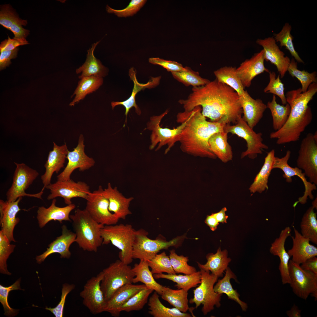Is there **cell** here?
<instances>
[{
    "label": "cell",
    "mask_w": 317,
    "mask_h": 317,
    "mask_svg": "<svg viewBox=\"0 0 317 317\" xmlns=\"http://www.w3.org/2000/svg\"><path fill=\"white\" fill-rule=\"evenodd\" d=\"M178 102L185 111L200 106L203 115L210 121L225 125L235 124L242 114L237 93L216 79L204 85L193 87L187 98Z\"/></svg>",
    "instance_id": "1"
},
{
    "label": "cell",
    "mask_w": 317,
    "mask_h": 317,
    "mask_svg": "<svg viewBox=\"0 0 317 317\" xmlns=\"http://www.w3.org/2000/svg\"><path fill=\"white\" fill-rule=\"evenodd\" d=\"M201 107L198 106L190 111L179 112L176 122H186L179 142L182 151L195 156L215 159L212 151L209 140L214 134L224 131L225 125L207 121L201 112Z\"/></svg>",
    "instance_id": "2"
},
{
    "label": "cell",
    "mask_w": 317,
    "mask_h": 317,
    "mask_svg": "<svg viewBox=\"0 0 317 317\" xmlns=\"http://www.w3.org/2000/svg\"><path fill=\"white\" fill-rule=\"evenodd\" d=\"M317 92V83H313L305 92H302L300 87L286 93V102L291 107L289 118L281 129L270 134L271 139H277V144H283L299 140L302 133L312 120L311 109L308 104Z\"/></svg>",
    "instance_id": "3"
},
{
    "label": "cell",
    "mask_w": 317,
    "mask_h": 317,
    "mask_svg": "<svg viewBox=\"0 0 317 317\" xmlns=\"http://www.w3.org/2000/svg\"><path fill=\"white\" fill-rule=\"evenodd\" d=\"M70 217L76 235L75 242L84 251L96 252L102 244L101 231L104 225L94 220L85 209H77Z\"/></svg>",
    "instance_id": "4"
},
{
    "label": "cell",
    "mask_w": 317,
    "mask_h": 317,
    "mask_svg": "<svg viewBox=\"0 0 317 317\" xmlns=\"http://www.w3.org/2000/svg\"><path fill=\"white\" fill-rule=\"evenodd\" d=\"M135 231L130 224L104 225L101 231L102 245L111 243L118 248L120 250L119 254V259L129 265L133 259L132 251Z\"/></svg>",
    "instance_id": "5"
},
{
    "label": "cell",
    "mask_w": 317,
    "mask_h": 317,
    "mask_svg": "<svg viewBox=\"0 0 317 317\" xmlns=\"http://www.w3.org/2000/svg\"><path fill=\"white\" fill-rule=\"evenodd\" d=\"M168 112L169 110L166 109L159 115L151 117L147 124V129L152 131L150 138L151 144L149 149H154L158 144L155 150L157 151L163 146L167 145L165 154H167L176 142L179 141L180 135L186 124V122L184 121L180 125L172 129L161 127L160 126L161 121Z\"/></svg>",
    "instance_id": "6"
},
{
    "label": "cell",
    "mask_w": 317,
    "mask_h": 317,
    "mask_svg": "<svg viewBox=\"0 0 317 317\" xmlns=\"http://www.w3.org/2000/svg\"><path fill=\"white\" fill-rule=\"evenodd\" d=\"M102 271L103 276L100 286L106 301L120 287L132 283L135 276L132 268L120 259L110 264Z\"/></svg>",
    "instance_id": "7"
},
{
    "label": "cell",
    "mask_w": 317,
    "mask_h": 317,
    "mask_svg": "<svg viewBox=\"0 0 317 317\" xmlns=\"http://www.w3.org/2000/svg\"><path fill=\"white\" fill-rule=\"evenodd\" d=\"M148 233L141 229L135 231L133 247V259L148 261L153 258L161 250L176 246L183 236H179L169 241L160 238L152 240L147 236Z\"/></svg>",
    "instance_id": "8"
},
{
    "label": "cell",
    "mask_w": 317,
    "mask_h": 317,
    "mask_svg": "<svg viewBox=\"0 0 317 317\" xmlns=\"http://www.w3.org/2000/svg\"><path fill=\"white\" fill-rule=\"evenodd\" d=\"M201 278L200 285L193 291V297L189 301L190 303H195L197 308L201 304L203 305L202 311L204 315L207 314L214 309V306L219 307L220 306L221 296L215 292L214 284L218 277L209 271L200 269Z\"/></svg>",
    "instance_id": "9"
},
{
    "label": "cell",
    "mask_w": 317,
    "mask_h": 317,
    "mask_svg": "<svg viewBox=\"0 0 317 317\" xmlns=\"http://www.w3.org/2000/svg\"><path fill=\"white\" fill-rule=\"evenodd\" d=\"M235 125L230 124L225 125L224 131L227 133L235 134L243 138L247 143V149L241 154L242 158L247 156L252 159L257 157L259 154L262 153L263 149H269L268 146L264 144L261 132L256 133L250 127L244 120L241 115H239Z\"/></svg>",
    "instance_id": "10"
},
{
    "label": "cell",
    "mask_w": 317,
    "mask_h": 317,
    "mask_svg": "<svg viewBox=\"0 0 317 317\" xmlns=\"http://www.w3.org/2000/svg\"><path fill=\"white\" fill-rule=\"evenodd\" d=\"M289 284L294 294L306 300L311 295L317 299V274L302 269L300 265L289 261Z\"/></svg>",
    "instance_id": "11"
},
{
    "label": "cell",
    "mask_w": 317,
    "mask_h": 317,
    "mask_svg": "<svg viewBox=\"0 0 317 317\" xmlns=\"http://www.w3.org/2000/svg\"><path fill=\"white\" fill-rule=\"evenodd\" d=\"M16 166L13 178L12 184L7 192V200L9 202L16 201L18 198L24 196L35 197L42 199L41 195L45 187L39 193L29 194L25 191L32 184L39 175L36 170L26 164L14 162Z\"/></svg>",
    "instance_id": "12"
},
{
    "label": "cell",
    "mask_w": 317,
    "mask_h": 317,
    "mask_svg": "<svg viewBox=\"0 0 317 317\" xmlns=\"http://www.w3.org/2000/svg\"><path fill=\"white\" fill-rule=\"evenodd\" d=\"M296 160L297 166L304 171L309 182L317 185V133H308L302 140Z\"/></svg>",
    "instance_id": "13"
},
{
    "label": "cell",
    "mask_w": 317,
    "mask_h": 317,
    "mask_svg": "<svg viewBox=\"0 0 317 317\" xmlns=\"http://www.w3.org/2000/svg\"><path fill=\"white\" fill-rule=\"evenodd\" d=\"M85 209L92 218L104 225L116 224L119 219L109 209V202L102 186L90 192L86 200Z\"/></svg>",
    "instance_id": "14"
},
{
    "label": "cell",
    "mask_w": 317,
    "mask_h": 317,
    "mask_svg": "<svg viewBox=\"0 0 317 317\" xmlns=\"http://www.w3.org/2000/svg\"><path fill=\"white\" fill-rule=\"evenodd\" d=\"M45 188L49 189L50 192L47 197L48 200L61 197L64 199L65 203L67 205L72 204L71 199L73 198L79 197L86 200L90 192L89 186L85 182H75L71 179L57 181Z\"/></svg>",
    "instance_id": "15"
},
{
    "label": "cell",
    "mask_w": 317,
    "mask_h": 317,
    "mask_svg": "<svg viewBox=\"0 0 317 317\" xmlns=\"http://www.w3.org/2000/svg\"><path fill=\"white\" fill-rule=\"evenodd\" d=\"M103 276L102 271L87 281L80 295L83 304L93 314L104 312L106 301L100 286Z\"/></svg>",
    "instance_id": "16"
},
{
    "label": "cell",
    "mask_w": 317,
    "mask_h": 317,
    "mask_svg": "<svg viewBox=\"0 0 317 317\" xmlns=\"http://www.w3.org/2000/svg\"><path fill=\"white\" fill-rule=\"evenodd\" d=\"M291 155V151L288 150L284 157L280 158L275 156L273 169L276 168L281 170L284 173L283 176L288 183H291L292 180L291 177L295 176L299 177L303 181L305 187L304 194L294 203L293 206L295 207L298 203L302 204L306 203L308 197L313 200L314 196L312 193L313 190H316L317 187L316 185L307 181L304 173L302 172L301 169L297 167H292L289 165L288 161Z\"/></svg>",
    "instance_id": "17"
},
{
    "label": "cell",
    "mask_w": 317,
    "mask_h": 317,
    "mask_svg": "<svg viewBox=\"0 0 317 317\" xmlns=\"http://www.w3.org/2000/svg\"><path fill=\"white\" fill-rule=\"evenodd\" d=\"M84 141L83 136L81 134L77 146L72 151H68L66 157L68 163L63 171L57 176V181L70 180L71 174L75 169L78 168L80 171L83 172L94 166V159L87 156L85 152Z\"/></svg>",
    "instance_id": "18"
},
{
    "label": "cell",
    "mask_w": 317,
    "mask_h": 317,
    "mask_svg": "<svg viewBox=\"0 0 317 317\" xmlns=\"http://www.w3.org/2000/svg\"><path fill=\"white\" fill-rule=\"evenodd\" d=\"M256 43L263 48L264 60L275 65L281 78L284 77L287 71L291 60L288 57L284 56V53L280 49L274 37L258 39Z\"/></svg>",
    "instance_id": "19"
},
{
    "label": "cell",
    "mask_w": 317,
    "mask_h": 317,
    "mask_svg": "<svg viewBox=\"0 0 317 317\" xmlns=\"http://www.w3.org/2000/svg\"><path fill=\"white\" fill-rule=\"evenodd\" d=\"M263 49L256 53L250 59L245 60L236 68L237 74L245 88L249 87L253 79L257 75L269 70L264 65Z\"/></svg>",
    "instance_id": "20"
},
{
    "label": "cell",
    "mask_w": 317,
    "mask_h": 317,
    "mask_svg": "<svg viewBox=\"0 0 317 317\" xmlns=\"http://www.w3.org/2000/svg\"><path fill=\"white\" fill-rule=\"evenodd\" d=\"M22 197L16 201L9 202L0 200V224L1 230L10 242H16L13 236L14 229L20 219L16 215L21 210L18 203Z\"/></svg>",
    "instance_id": "21"
},
{
    "label": "cell",
    "mask_w": 317,
    "mask_h": 317,
    "mask_svg": "<svg viewBox=\"0 0 317 317\" xmlns=\"http://www.w3.org/2000/svg\"><path fill=\"white\" fill-rule=\"evenodd\" d=\"M62 230L61 235L49 245L45 252L36 256V259L38 264H41L48 256L54 253H59L62 258L69 259L70 257L71 253L69 248L71 244L75 242L76 235L68 229L65 225L62 227Z\"/></svg>",
    "instance_id": "22"
},
{
    "label": "cell",
    "mask_w": 317,
    "mask_h": 317,
    "mask_svg": "<svg viewBox=\"0 0 317 317\" xmlns=\"http://www.w3.org/2000/svg\"><path fill=\"white\" fill-rule=\"evenodd\" d=\"M291 231L289 227L282 230L279 237L272 243L269 249L272 254L278 256L279 258V269L283 284H289L290 282L288 264L290 257L285 250V244L286 239L291 235Z\"/></svg>",
    "instance_id": "23"
},
{
    "label": "cell",
    "mask_w": 317,
    "mask_h": 317,
    "mask_svg": "<svg viewBox=\"0 0 317 317\" xmlns=\"http://www.w3.org/2000/svg\"><path fill=\"white\" fill-rule=\"evenodd\" d=\"M144 284L134 285L132 283L125 284L116 290L106 301L104 312L109 313L112 316L120 315L118 310L131 298L141 290L146 288Z\"/></svg>",
    "instance_id": "24"
},
{
    "label": "cell",
    "mask_w": 317,
    "mask_h": 317,
    "mask_svg": "<svg viewBox=\"0 0 317 317\" xmlns=\"http://www.w3.org/2000/svg\"><path fill=\"white\" fill-rule=\"evenodd\" d=\"M53 143L52 150L50 151L44 167L45 171L41 177L44 187L45 188L51 184L52 177L54 172L58 173L63 168L69 150L66 144L61 146Z\"/></svg>",
    "instance_id": "25"
},
{
    "label": "cell",
    "mask_w": 317,
    "mask_h": 317,
    "mask_svg": "<svg viewBox=\"0 0 317 317\" xmlns=\"http://www.w3.org/2000/svg\"><path fill=\"white\" fill-rule=\"evenodd\" d=\"M239 97L244 114L243 118L248 125L253 129L262 118L267 108V105L260 99H253L247 91L244 95Z\"/></svg>",
    "instance_id": "26"
},
{
    "label": "cell",
    "mask_w": 317,
    "mask_h": 317,
    "mask_svg": "<svg viewBox=\"0 0 317 317\" xmlns=\"http://www.w3.org/2000/svg\"><path fill=\"white\" fill-rule=\"evenodd\" d=\"M129 75L134 83V87L131 96L125 101L122 102L113 101L111 103L112 109H113L116 106L118 105H122L125 107V114L126 118L124 127L125 126V123H126L127 115L131 108L134 107L137 114L140 115L141 114V110L136 104L135 101V97L137 93L141 90H143L146 88L150 89L156 87L159 84L161 78V76L156 77H151L146 83H140L136 78V71L133 67L129 69Z\"/></svg>",
    "instance_id": "27"
},
{
    "label": "cell",
    "mask_w": 317,
    "mask_h": 317,
    "mask_svg": "<svg viewBox=\"0 0 317 317\" xmlns=\"http://www.w3.org/2000/svg\"><path fill=\"white\" fill-rule=\"evenodd\" d=\"M294 236H291L293 241L292 248L287 252L292 261L300 265L307 259L317 255V248L310 243V240L300 233L293 227Z\"/></svg>",
    "instance_id": "28"
},
{
    "label": "cell",
    "mask_w": 317,
    "mask_h": 317,
    "mask_svg": "<svg viewBox=\"0 0 317 317\" xmlns=\"http://www.w3.org/2000/svg\"><path fill=\"white\" fill-rule=\"evenodd\" d=\"M56 199L54 198L48 208H46L44 206L38 208L36 217L40 228H42L52 220L58 221L60 223L63 221H71L70 214L75 208V205L72 203L60 207L56 206Z\"/></svg>",
    "instance_id": "29"
},
{
    "label": "cell",
    "mask_w": 317,
    "mask_h": 317,
    "mask_svg": "<svg viewBox=\"0 0 317 317\" xmlns=\"http://www.w3.org/2000/svg\"><path fill=\"white\" fill-rule=\"evenodd\" d=\"M104 191L109 201V210L119 219L124 220L127 215L132 214L129 208L133 197L126 198L118 190L117 187L112 188L109 183Z\"/></svg>",
    "instance_id": "30"
},
{
    "label": "cell",
    "mask_w": 317,
    "mask_h": 317,
    "mask_svg": "<svg viewBox=\"0 0 317 317\" xmlns=\"http://www.w3.org/2000/svg\"><path fill=\"white\" fill-rule=\"evenodd\" d=\"M228 252L227 250L221 251L220 247L215 254L209 253L206 256L207 262L203 264L197 262L200 270L209 271L218 278L223 276V273L228 268L231 259L227 257Z\"/></svg>",
    "instance_id": "31"
},
{
    "label": "cell",
    "mask_w": 317,
    "mask_h": 317,
    "mask_svg": "<svg viewBox=\"0 0 317 317\" xmlns=\"http://www.w3.org/2000/svg\"><path fill=\"white\" fill-rule=\"evenodd\" d=\"M100 42L97 41L93 44L91 48L87 50V58L85 63L76 70L77 74L82 73L79 78L91 76H96L102 77L106 76L108 72L107 68L104 66L100 60L97 59L94 54V50L97 45Z\"/></svg>",
    "instance_id": "32"
},
{
    "label": "cell",
    "mask_w": 317,
    "mask_h": 317,
    "mask_svg": "<svg viewBox=\"0 0 317 317\" xmlns=\"http://www.w3.org/2000/svg\"><path fill=\"white\" fill-rule=\"evenodd\" d=\"M275 157L274 149L267 153L262 166L249 188L250 193H261L268 189V179L272 170L273 169Z\"/></svg>",
    "instance_id": "33"
},
{
    "label": "cell",
    "mask_w": 317,
    "mask_h": 317,
    "mask_svg": "<svg viewBox=\"0 0 317 317\" xmlns=\"http://www.w3.org/2000/svg\"><path fill=\"white\" fill-rule=\"evenodd\" d=\"M227 134L224 131L217 132L212 135L209 140L212 152L224 163L232 160L233 158L232 147L227 141Z\"/></svg>",
    "instance_id": "34"
},
{
    "label": "cell",
    "mask_w": 317,
    "mask_h": 317,
    "mask_svg": "<svg viewBox=\"0 0 317 317\" xmlns=\"http://www.w3.org/2000/svg\"><path fill=\"white\" fill-rule=\"evenodd\" d=\"M132 269L135 276L132 280L133 283L141 282L147 288L161 295L163 286L155 281L153 274L149 269L147 261L140 260L139 263L134 265Z\"/></svg>",
    "instance_id": "35"
},
{
    "label": "cell",
    "mask_w": 317,
    "mask_h": 317,
    "mask_svg": "<svg viewBox=\"0 0 317 317\" xmlns=\"http://www.w3.org/2000/svg\"><path fill=\"white\" fill-rule=\"evenodd\" d=\"M103 83L102 77L96 76L86 77L81 78L71 97H72L75 95L74 99L69 104V106H74L80 100H83L87 95L98 89Z\"/></svg>",
    "instance_id": "36"
},
{
    "label": "cell",
    "mask_w": 317,
    "mask_h": 317,
    "mask_svg": "<svg viewBox=\"0 0 317 317\" xmlns=\"http://www.w3.org/2000/svg\"><path fill=\"white\" fill-rule=\"evenodd\" d=\"M148 305L149 314L154 317H190V314L182 312L176 308H170L165 306L159 299L158 294L155 291L149 298Z\"/></svg>",
    "instance_id": "37"
},
{
    "label": "cell",
    "mask_w": 317,
    "mask_h": 317,
    "mask_svg": "<svg viewBox=\"0 0 317 317\" xmlns=\"http://www.w3.org/2000/svg\"><path fill=\"white\" fill-rule=\"evenodd\" d=\"M236 68L232 66H225L215 71L214 73L216 79L234 90L239 97L245 94L244 88L237 75Z\"/></svg>",
    "instance_id": "38"
},
{
    "label": "cell",
    "mask_w": 317,
    "mask_h": 317,
    "mask_svg": "<svg viewBox=\"0 0 317 317\" xmlns=\"http://www.w3.org/2000/svg\"><path fill=\"white\" fill-rule=\"evenodd\" d=\"M154 279H164L175 282V286L178 289H183L188 291L190 289L196 287L201 282V275L200 271H197L192 274L176 275L173 274H165L163 273L153 275Z\"/></svg>",
    "instance_id": "39"
},
{
    "label": "cell",
    "mask_w": 317,
    "mask_h": 317,
    "mask_svg": "<svg viewBox=\"0 0 317 317\" xmlns=\"http://www.w3.org/2000/svg\"><path fill=\"white\" fill-rule=\"evenodd\" d=\"M231 279L236 280L235 275L228 267L226 269L225 275L221 279H219L216 284L214 286L215 292L219 294H226L229 299L234 300L240 306L242 310L245 311L247 307V304L241 301L239 298V294L237 291L234 289L230 282Z\"/></svg>",
    "instance_id": "40"
},
{
    "label": "cell",
    "mask_w": 317,
    "mask_h": 317,
    "mask_svg": "<svg viewBox=\"0 0 317 317\" xmlns=\"http://www.w3.org/2000/svg\"><path fill=\"white\" fill-rule=\"evenodd\" d=\"M188 291L183 289L174 290L163 286L161 298L181 311L186 313L190 309L188 305Z\"/></svg>",
    "instance_id": "41"
},
{
    "label": "cell",
    "mask_w": 317,
    "mask_h": 317,
    "mask_svg": "<svg viewBox=\"0 0 317 317\" xmlns=\"http://www.w3.org/2000/svg\"><path fill=\"white\" fill-rule=\"evenodd\" d=\"M267 108L270 110L273 120V127L275 131L279 130L285 124L289 115L291 107L289 104L285 105L278 104L275 95H273L271 101L268 102Z\"/></svg>",
    "instance_id": "42"
},
{
    "label": "cell",
    "mask_w": 317,
    "mask_h": 317,
    "mask_svg": "<svg viewBox=\"0 0 317 317\" xmlns=\"http://www.w3.org/2000/svg\"><path fill=\"white\" fill-rule=\"evenodd\" d=\"M312 206L304 214L300 224L301 234L310 241L317 244L316 213Z\"/></svg>",
    "instance_id": "43"
},
{
    "label": "cell",
    "mask_w": 317,
    "mask_h": 317,
    "mask_svg": "<svg viewBox=\"0 0 317 317\" xmlns=\"http://www.w3.org/2000/svg\"><path fill=\"white\" fill-rule=\"evenodd\" d=\"M184 68V70L171 73L175 79L185 86L198 87L204 85L210 82L201 77L198 72L194 71L190 68L187 66Z\"/></svg>",
    "instance_id": "44"
},
{
    "label": "cell",
    "mask_w": 317,
    "mask_h": 317,
    "mask_svg": "<svg viewBox=\"0 0 317 317\" xmlns=\"http://www.w3.org/2000/svg\"><path fill=\"white\" fill-rule=\"evenodd\" d=\"M287 71L292 77H296L300 82L302 86L301 90L303 92L307 91L311 83L317 82V72L309 73L304 70H299L297 63L294 58L291 60Z\"/></svg>",
    "instance_id": "45"
},
{
    "label": "cell",
    "mask_w": 317,
    "mask_h": 317,
    "mask_svg": "<svg viewBox=\"0 0 317 317\" xmlns=\"http://www.w3.org/2000/svg\"><path fill=\"white\" fill-rule=\"evenodd\" d=\"M153 291L147 287L141 290L120 307L119 313L120 314L122 311L129 312L141 310L148 302L149 297Z\"/></svg>",
    "instance_id": "46"
},
{
    "label": "cell",
    "mask_w": 317,
    "mask_h": 317,
    "mask_svg": "<svg viewBox=\"0 0 317 317\" xmlns=\"http://www.w3.org/2000/svg\"><path fill=\"white\" fill-rule=\"evenodd\" d=\"M291 27L288 23H286L282 29L278 33L274 34L273 37L276 42L280 43L281 47L284 46L288 50L297 62L304 63L296 51L293 42V37L291 34Z\"/></svg>",
    "instance_id": "47"
},
{
    "label": "cell",
    "mask_w": 317,
    "mask_h": 317,
    "mask_svg": "<svg viewBox=\"0 0 317 317\" xmlns=\"http://www.w3.org/2000/svg\"><path fill=\"white\" fill-rule=\"evenodd\" d=\"M153 274L165 272L167 274H176L171 265L169 257L165 252L157 254L153 258L147 261Z\"/></svg>",
    "instance_id": "48"
},
{
    "label": "cell",
    "mask_w": 317,
    "mask_h": 317,
    "mask_svg": "<svg viewBox=\"0 0 317 317\" xmlns=\"http://www.w3.org/2000/svg\"><path fill=\"white\" fill-rule=\"evenodd\" d=\"M11 242L1 230L0 231V271L4 274L11 275L7 269L6 261L9 256L13 252L15 245L10 244Z\"/></svg>",
    "instance_id": "49"
},
{
    "label": "cell",
    "mask_w": 317,
    "mask_h": 317,
    "mask_svg": "<svg viewBox=\"0 0 317 317\" xmlns=\"http://www.w3.org/2000/svg\"><path fill=\"white\" fill-rule=\"evenodd\" d=\"M169 257L172 267L176 274L182 273L190 274L197 272L195 267L188 264V257L183 255H178L174 249L170 251Z\"/></svg>",
    "instance_id": "50"
},
{
    "label": "cell",
    "mask_w": 317,
    "mask_h": 317,
    "mask_svg": "<svg viewBox=\"0 0 317 317\" xmlns=\"http://www.w3.org/2000/svg\"><path fill=\"white\" fill-rule=\"evenodd\" d=\"M269 82L267 86L264 89V92L271 93L277 95L281 100L283 105H285L287 103L284 92V85L280 79V75L276 77L274 72L269 71Z\"/></svg>",
    "instance_id": "51"
},
{
    "label": "cell",
    "mask_w": 317,
    "mask_h": 317,
    "mask_svg": "<svg viewBox=\"0 0 317 317\" xmlns=\"http://www.w3.org/2000/svg\"><path fill=\"white\" fill-rule=\"evenodd\" d=\"M27 23V21L19 18L9 5L2 7L0 12V24L4 27L9 30L14 24L25 26Z\"/></svg>",
    "instance_id": "52"
},
{
    "label": "cell",
    "mask_w": 317,
    "mask_h": 317,
    "mask_svg": "<svg viewBox=\"0 0 317 317\" xmlns=\"http://www.w3.org/2000/svg\"><path fill=\"white\" fill-rule=\"evenodd\" d=\"M20 279L14 284L8 287H4L0 285V302L3 305L4 315L6 316L12 317L18 313V310L11 308L9 304L8 298L9 292L13 290H22L20 286Z\"/></svg>",
    "instance_id": "53"
},
{
    "label": "cell",
    "mask_w": 317,
    "mask_h": 317,
    "mask_svg": "<svg viewBox=\"0 0 317 317\" xmlns=\"http://www.w3.org/2000/svg\"><path fill=\"white\" fill-rule=\"evenodd\" d=\"M146 1L145 0H132L126 8L120 10L113 9L107 5L106 10L108 13L114 14L119 17L131 16L141 9Z\"/></svg>",
    "instance_id": "54"
},
{
    "label": "cell",
    "mask_w": 317,
    "mask_h": 317,
    "mask_svg": "<svg viewBox=\"0 0 317 317\" xmlns=\"http://www.w3.org/2000/svg\"><path fill=\"white\" fill-rule=\"evenodd\" d=\"M75 287V286L73 284H64L62 285L61 299L59 303L54 308L46 307L45 309L50 311L56 317H63L64 308L66 297Z\"/></svg>",
    "instance_id": "55"
},
{
    "label": "cell",
    "mask_w": 317,
    "mask_h": 317,
    "mask_svg": "<svg viewBox=\"0 0 317 317\" xmlns=\"http://www.w3.org/2000/svg\"><path fill=\"white\" fill-rule=\"evenodd\" d=\"M149 63L159 65L171 73L179 71L185 69L182 65L175 61L167 60L159 58H151L149 59Z\"/></svg>",
    "instance_id": "56"
},
{
    "label": "cell",
    "mask_w": 317,
    "mask_h": 317,
    "mask_svg": "<svg viewBox=\"0 0 317 317\" xmlns=\"http://www.w3.org/2000/svg\"><path fill=\"white\" fill-rule=\"evenodd\" d=\"M29 44L25 38L11 39L8 36V39L1 42L0 45V52L4 51L13 50L20 45Z\"/></svg>",
    "instance_id": "57"
},
{
    "label": "cell",
    "mask_w": 317,
    "mask_h": 317,
    "mask_svg": "<svg viewBox=\"0 0 317 317\" xmlns=\"http://www.w3.org/2000/svg\"><path fill=\"white\" fill-rule=\"evenodd\" d=\"M18 51V48L10 51H4L0 52V69L1 70L11 64V60L15 58Z\"/></svg>",
    "instance_id": "58"
},
{
    "label": "cell",
    "mask_w": 317,
    "mask_h": 317,
    "mask_svg": "<svg viewBox=\"0 0 317 317\" xmlns=\"http://www.w3.org/2000/svg\"><path fill=\"white\" fill-rule=\"evenodd\" d=\"M21 25L19 24H13L10 29L14 33L16 39L25 38L29 34V31L23 28Z\"/></svg>",
    "instance_id": "59"
},
{
    "label": "cell",
    "mask_w": 317,
    "mask_h": 317,
    "mask_svg": "<svg viewBox=\"0 0 317 317\" xmlns=\"http://www.w3.org/2000/svg\"><path fill=\"white\" fill-rule=\"evenodd\" d=\"M303 269L317 274V258L314 256L310 258L300 265Z\"/></svg>",
    "instance_id": "60"
},
{
    "label": "cell",
    "mask_w": 317,
    "mask_h": 317,
    "mask_svg": "<svg viewBox=\"0 0 317 317\" xmlns=\"http://www.w3.org/2000/svg\"><path fill=\"white\" fill-rule=\"evenodd\" d=\"M205 222L213 231L216 229L218 225L219 224V222L216 218L214 213L207 215Z\"/></svg>",
    "instance_id": "61"
},
{
    "label": "cell",
    "mask_w": 317,
    "mask_h": 317,
    "mask_svg": "<svg viewBox=\"0 0 317 317\" xmlns=\"http://www.w3.org/2000/svg\"><path fill=\"white\" fill-rule=\"evenodd\" d=\"M227 209L226 207H224L217 213H214V215L219 222L222 223H227V220L228 216L226 215L225 212Z\"/></svg>",
    "instance_id": "62"
},
{
    "label": "cell",
    "mask_w": 317,
    "mask_h": 317,
    "mask_svg": "<svg viewBox=\"0 0 317 317\" xmlns=\"http://www.w3.org/2000/svg\"><path fill=\"white\" fill-rule=\"evenodd\" d=\"M301 312L298 306L294 304L291 309L286 311V314L289 317H301Z\"/></svg>",
    "instance_id": "63"
},
{
    "label": "cell",
    "mask_w": 317,
    "mask_h": 317,
    "mask_svg": "<svg viewBox=\"0 0 317 317\" xmlns=\"http://www.w3.org/2000/svg\"><path fill=\"white\" fill-rule=\"evenodd\" d=\"M312 207L314 208H315L317 210V198L313 200L312 202Z\"/></svg>",
    "instance_id": "64"
}]
</instances>
